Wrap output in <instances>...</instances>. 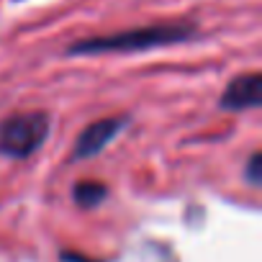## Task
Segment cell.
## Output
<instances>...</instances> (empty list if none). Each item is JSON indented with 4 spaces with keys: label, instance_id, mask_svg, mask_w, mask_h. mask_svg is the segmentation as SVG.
Returning a JSON list of instances; mask_svg holds the SVG:
<instances>
[{
    "label": "cell",
    "instance_id": "1",
    "mask_svg": "<svg viewBox=\"0 0 262 262\" xmlns=\"http://www.w3.org/2000/svg\"><path fill=\"white\" fill-rule=\"evenodd\" d=\"M198 36L193 24H152L105 36H88L67 47V54H131L172 44H185Z\"/></svg>",
    "mask_w": 262,
    "mask_h": 262
},
{
    "label": "cell",
    "instance_id": "2",
    "mask_svg": "<svg viewBox=\"0 0 262 262\" xmlns=\"http://www.w3.org/2000/svg\"><path fill=\"white\" fill-rule=\"evenodd\" d=\"M52 118L44 111H21L0 121V155L11 160H26L47 142Z\"/></svg>",
    "mask_w": 262,
    "mask_h": 262
},
{
    "label": "cell",
    "instance_id": "3",
    "mask_svg": "<svg viewBox=\"0 0 262 262\" xmlns=\"http://www.w3.org/2000/svg\"><path fill=\"white\" fill-rule=\"evenodd\" d=\"M128 118L126 116H111V118H100V121H93L90 126L82 128V134L77 137L75 142V149H72V162H82V160H90L95 155H100L121 131L126 128Z\"/></svg>",
    "mask_w": 262,
    "mask_h": 262
},
{
    "label": "cell",
    "instance_id": "4",
    "mask_svg": "<svg viewBox=\"0 0 262 262\" xmlns=\"http://www.w3.org/2000/svg\"><path fill=\"white\" fill-rule=\"evenodd\" d=\"M262 103V75L259 72H247V75H236L224 95L219 98V105L224 111H247V108H257Z\"/></svg>",
    "mask_w": 262,
    "mask_h": 262
},
{
    "label": "cell",
    "instance_id": "5",
    "mask_svg": "<svg viewBox=\"0 0 262 262\" xmlns=\"http://www.w3.org/2000/svg\"><path fill=\"white\" fill-rule=\"evenodd\" d=\"M105 198H108V188L103 183H95V180H82L72 188V201L80 208H95Z\"/></svg>",
    "mask_w": 262,
    "mask_h": 262
},
{
    "label": "cell",
    "instance_id": "6",
    "mask_svg": "<svg viewBox=\"0 0 262 262\" xmlns=\"http://www.w3.org/2000/svg\"><path fill=\"white\" fill-rule=\"evenodd\" d=\"M244 178H247V183L252 188H257L262 183V155L259 152H252V157H249V162L244 167Z\"/></svg>",
    "mask_w": 262,
    "mask_h": 262
},
{
    "label": "cell",
    "instance_id": "7",
    "mask_svg": "<svg viewBox=\"0 0 262 262\" xmlns=\"http://www.w3.org/2000/svg\"><path fill=\"white\" fill-rule=\"evenodd\" d=\"M62 259H64V262H85L82 257H77V254H70V252H64V254H62Z\"/></svg>",
    "mask_w": 262,
    "mask_h": 262
}]
</instances>
